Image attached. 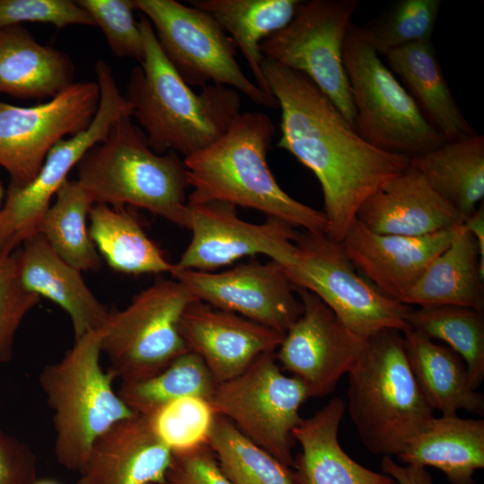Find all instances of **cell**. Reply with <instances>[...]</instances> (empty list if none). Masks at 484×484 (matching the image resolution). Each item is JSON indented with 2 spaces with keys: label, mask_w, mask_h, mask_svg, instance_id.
I'll return each mask as SVG.
<instances>
[{
  "label": "cell",
  "mask_w": 484,
  "mask_h": 484,
  "mask_svg": "<svg viewBox=\"0 0 484 484\" xmlns=\"http://www.w3.org/2000/svg\"><path fill=\"white\" fill-rule=\"evenodd\" d=\"M356 220L375 233L405 237L456 228L465 220L411 163L362 203Z\"/></svg>",
  "instance_id": "obj_19"
},
{
  "label": "cell",
  "mask_w": 484,
  "mask_h": 484,
  "mask_svg": "<svg viewBox=\"0 0 484 484\" xmlns=\"http://www.w3.org/2000/svg\"><path fill=\"white\" fill-rule=\"evenodd\" d=\"M209 446L233 484H297L293 472L216 414Z\"/></svg>",
  "instance_id": "obj_34"
},
{
  "label": "cell",
  "mask_w": 484,
  "mask_h": 484,
  "mask_svg": "<svg viewBox=\"0 0 484 484\" xmlns=\"http://www.w3.org/2000/svg\"><path fill=\"white\" fill-rule=\"evenodd\" d=\"M74 70L66 53L39 44L19 24L0 29V93L53 98L73 83Z\"/></svg>",
  "instance_id": "obj_24"
},
{
  "label": "cell",
  "mask_w": 484,
  "mask_h": 484,
  "mask_svg": "<svg viewBox=\"0 0 484 484\" xmlns=\"http://www.w3.org/2000/svg\"><path fill=\"white\" fill-rule=\"evenodd\" d=\"M145 15L168 61L190 87L210 82L242 92L257 105L278 108L243 73L232 39L207 13L175 0H133Z\"/></svg>",
  "instance_id": "obj_10"
},
{
  "label": "cell",
  "mask_w": 484,
  "mask_h": 484,
  "mask_svg": "<svg viewBox=\"0 0 484 484\" xmlns=\"http://www.w3.org/2000/svg\"><path fill=\"white\" fill-rule=\"evenodd\" d=\"M76 169V180L94 203L142 208L188 229L189 184L184 160L174 151H153L131 116L116 121Z\"/></svg>",
  "instance_id": "obj_4"
},
{
  "label": "cell",
  "mask_w": 484,
  "mask_h": 484,
  "mask_svg": "<svg viewBox=\"0 0 484 484\" xmlns=\"http://www.w3.org/2000/svg\"><path fill=\"white\" fill-rule=\"evenodd\" d=\"M476 240L480 255V272L484 278V206L481 203L463 223Z\"/></svg>",
  "instance_id": "obj_43"
},
{
  "label": "cell",
  "mask_w": 484,
  "mask_h": 484,
  "mask_svg": "<svg viewBox=\"0 0 484 484\" xmlns=\"http://www.w3.org/2000/svg\"><path fill=\"white\" fill-rule=\"evenodd\" d=\"M171 276L197 300L281 333L303 311L295 286L273 260L239 264L219 272L175 268Z\"/></svg>",
  "instance_id": "obj_16"
},
{
  "label": "cell",
  "mask_w": 484,
  "mask_h": 484,
  "mask_svg": "<svg viewBox=\"0 0 484 484\" xmlns=\"http://www.w3.org/2000/svg\"><path fill=\"white\" fill-rule=\"evenodd\" d=\"M39 300L20 281L16 249L0 251V364L12 360L16 333Z\"/></svg>",
  "instance_id": "obj_37"
},
{
  "label": "cell",
  "mask_w": 484,
  "mask_h": 484,
  "mask_svg": "<svg viewBox=\"0 0 484 484\" xmlns=\"http://www.w3.org/2000/svg\"><path fill=\"white\" fill-rule=\"evenodd\" d=\"M22 22L52 23L58 29L72 24L96 26L92 16L69 0H0V29Z\"/></svg>",
  "instance_id": "obj_39"
},
{
  "label": "cell",
  "mask_w": 484,
  "mask_h": 484,
  "mask_svg": "<svg viewBox=\"0 0 484 484\" xmlns=\"http://www.w3.org/2000/svg\"><path fill=\"white\" fill-rule=\"evenodd\" d=\"M462 225L426 236L405 237L375 233L355 220L340 243L361 276L384 296L401 303Z\"/></svg>",
  "instance_id": "obj_17"
},
{
  "label": "cell",
  "mask_w": 484,
  "mask_h": 484,
  "mask_svg": "<svg viewBox=\"0 0 484 484\" xmlns=\"http://www.w3.org/2000/svg\"><path fill=\"white\" fill-rule=\"evenodd\" d=\"M166 484H233L220 469L209 446L173 453Z\"/></svg>",
  "instance_id": "obj_40"
},
{
  "label": "cell",
  "mask_w": 484,
  "mask_h": 484,
  "mask_svg": "<svg viewBox=\"0 0 484 484\" xmlns=\"http://www.w3.org/2000/svg\"><path fill=\"white\" fill-rule=\"evenodd\" d=\"M88 219L91 238L113 270L134 275L173 274L175 264L167 260L134 214L125 206L94 203Z\"/></svg>",
  "instance_id": "obj_30"
},
{
  "label": "cell",
  "mask_w": 484,
  "mask_h": 484,
  "mask_svg": "<svg viewBox=\"0 0 484 484\" xmlns=\"http://www.w3.org/2000/svg\"><path fill=\"white\" fill-rule=\"evenodd\" d=\"M284 271L296 288L314 293L359 336L411 329L406 319L411 307L380 293L357 272L341 243L326 234L297 231L294 261Z\"/></svg>",
  "instance_id": "obj_9"
},
{
  "label": "cell",
  "mask_w": 484,
  "mask_h": 484,
  "mask_svg": "<svg viewBox=\"0 0 484 484\" xmlns=\"http://www.w3.org/2000/svg\"><path fill=\"white\" fill-rule=\"evenodd\" d=\"M385 57L424 118L446 141L476 134L454 98L431 41L400 48Z\"/></svg>",
  "instance_id": "obj_23"
},
{
  "label": "cell",
  "mask_w": 484,
  "mask_h": 484,
  "mask_svg": "<svg viewBox=\"0 0 484 484\" xmlns=\"http://www.w3.org/2000/svg\"><path fill=\"white\" fill-rule=\"evenodd\" d=\"M358 0L301 2L292 21L260 45L264 57L306 75L354 126L343 47Z\"/></svg>",
  "instance_id": "obj_12"
},
{
  "label": "cell",
  "mask_w": 484,
  "mask_h": 484,
  "mask_svg": "<svg viewBox=\"0 0 484 484\" xmlns=\"http://www.w3.org/2000/svg\"><path fill=\"white\" fill-rule=\"evenodd\" d=\"M194 300L182 282L162 279L135 295L125 309L111 311L100 341L108 370L121 382L141 381L189 351L179 326Z\"/></svg>",
  "instance_id": "obj_8"
},
{
  "label": "cell",
  "mask_w": 484,
  "mask_h": 484,
  "mask_svg": "<svg viewBox=\"0 0 484 484\" xmlns=\"http://www.w3.org/2000/svg\"><path fill=\"white\" fill-rule=\"evenodd\" d=\"M215 412L207 399L186 396L163 406L148 417L151 426L172 453L209 444Z\"/></svg>",
  "instance_id": "obj_36"
},
{
  "label": "cell",
  "mask_w": 484,
  "mask_h": 484,
  "mask_svg": "<svg viewBox=\"0 0 484 484\" xmlns=\"http://www.w3.org/2000/svg\"><path fill=\"white\" fill-rule=\"evenodd\" d=\"M192 237L177 270L213 272L241 258L264 255L284 269L294 261L297 230L267 218L263 223L240 219L235 206L221 202L187 203Z\"/></svg>",
  "instance_id": "obj_14"
},
{
  "label": "cell",
  "mask_w": 484,
  "mask_h": 484,
  "mask_svg": "<svg viewBox=\"0 0 484 484\" xmlns=\"http://www.w3.org/2000/svg\"><path fill=\"white\" fill-rule=\"evenodd\" d=\"M402 338L411 372L434 411L442 416H455L458 411L484 413V396L473 388L457 353L413 329L402 333Z\"/></svg>",
  "instance_id": "obj_26"
},
{
  "label": "cell",
  "mask_w": 484,
  "mask_h": 484,
  "mask_svg": "<svg viewBox=\"0 0 484 484\" xmlns=\"http://www.w3.org/2000/svg\"><path fill=\"white\" fill-rule=\"evenodd\" d=\"M343 63L355 109L354 127L363 139L411 159L446 142L352 23L343 47Z\"/></svg>",
  "instance_id": "obj_7"
},
{
  "label": "cell",
  "mask_w": 484,
  "mask_h": 484,
  "mask_svg": "<svg viewBox=\"0 0 484 484\" xmlns=\"http://www.w3.org/2000/svg\"><path fill=\"white\" fill-rule=\"evenodd\" d=\"M440 0H401L380 18L355 29L381 56L400 48L431 41Z\"/></svg>",
  "instance_id": "obj_35"
},
{
  "label": "cell",
  "mask_w": 484,
  "mask_h": 484,
  "mask_svg": "<svg viewBox=\"0 0 484 484\" xmlns=\"http://www.w3.org/2000/svg\"><path fill=\"white\" fill-rule=\"evenodd\" d=\"M16 252L22 286L66 312L72 322L74 340L106 326L111 311L91 291L82 272L63 260L40 233L27 238Z\"/></svg>",
  "instance_id": "obj_21"
},
{
  "label": "cell",
  "mask_w": 484,
  "mask_h": 484,
  "mask_svg": "<svg viewBox=\"0 0 484 484\" xmlns=\"http://www.w3.org/2000/svg\"><path fill=\"white\" fill-rule=\"evenodd\" d=\"M31 484H59L52 480H37Z\"/></svg>",
  "instance_id": "obj_44"
},
{
  "label": "cell",
  "mask_w": 484,
  "mask_h": 484,
  "mask_svg": "<svg viewBox=\"0 0 484 484\" xmlns=\"http://www.w3.org/2000/svg\"><path fill=\"white\" fill-rule=\"evenodd\" d=\"M144 43L141 65L132 70L125 99L132 115L158 154L193 155L220 139L241 114L238 91L209 84L196 93L163 54L151 23L142 13Z\"/></svg>",
  "instance_id": "obj_2"
},
{
  "label": "cell",
  "mask_w": 484,
  "mask_h": 484,
  "mask_svg": "<svg viewBox=\"0 0 484 484\" xmlns=\"http://www.w3.org/2000/svg\"><path fill=\"white\" fill-rule=\"evenodd\" d=\"M304 384L286 376L274 353L259 357L240 375L218 383L209 400L246 437L288 468L293 467V431L308 399Z\"/></svg>",
  "instance_id": "obj_11"
},
{
  "label": "cell",
  "mask_w": 484,
  "mask_h": 484,
  "mask_svg": "<svg viewBox=\"0 0 484 484\" xmlns=\"http://www.w3.org/2000/svg\"><path fill=\"white\" fill-rule=\"evenodd\" d=\"M406 319L411 329L446 343L457 353L473 388H479L484 379L483 311L449 305L411 307Z\"/></svg>",
  "instance_id": "obj_33"
},
{
  "label": "cell",
  "mask_w": 484,
  "mask_h": 484,
  "mask_svg": "<svg viewBox=\"0 0 484 484\" xmlns=\"http://www.w3.org/2000/svg\"><path fill=\"white\" fill-rule=\"evenodd\" d=\"M4 197V188H3V186L0 182V207L2 206V203H3V199Z\"/></svg>",
  "instance_id": "obj_45"
},
{
  "label": "cell",
  "mask_w": 484,
  "mask_h": 484,
  "mask_svg": "<svg viewBox=\"0 0 484 484\" xmlns=\"http://www.w3.org/2000/svg\"><path fill=\"white\" fill-rule=\"evenodd\" d=\"M296 291L303 311L284 333L275 359L282 370L304 384L309 398L325 396L358 363L367 338L349 330L314 293L301 288Z\"/></svg>",
  "instance_id": "obj_15"
},
{
  "label": "cell",
  "mask_w": 484,
  "mask_h": 484,
  "mask_svg": "<svg viewBox=\"0 0 484 484\" xmlns=\"http://www.w3.org/2000/svg\"><path fill=\"white\" fill-rule=\"evenodd\" d=\"M99 98L97 82H79L32 107L0 101V166L10 175L9 188L30 183L59 140L84 131L93 120Z\"/></svg>",
  "instance_id": "obj_13"
},
{
  "label": "cell",
  "mask_w": 484,
  "mask_h": 484,
  "mask_svg": "<svg viewBox=\"0 0 484 484\" xmlns=\"http://www.w3.org/2000/svg\"><path fill=\"white\" fill-rule=\"evenodd\" d=\"M172 456L148 417L134 415L94 441L78 484H166Z\"/></svg>",
  "instance_id": "obj_20"
},
{
  "label": "cell",
  "mask_w": 484,
  "mask_h": 484,
  "mask_svg": "<svg viewBox=\"0 0 484 484\" xmlns=\"http://www.w3.org/2000/svg\"><path fill=\"white\" fill-rule=\"evenodd\" d=\"M263 74L281 109L277 147L316 177L327 236L341 242L362 203L404 170L411 158L363 139L337 107L306 75L264 57Z\"/></svg>",
  "instance_id": "obj_1"
},
{
  "label": "cell",
  "mask_w": 484,
  "mask_h": 484,
  "mask_svg": "<svg viewBox=\"0 0 484 484\" xmlns=\"http://www.w3.org/2000/svg\"><path fill=\"white\" fill-rule=\"evenodd\" d=\"M299 0H193L190 5L210 14L240 50L256 85L272 96L263 74L261 43L294 18ZM273 97V96H272Z\"/></svg>",
  "instance_id": "obj_28"
},
{
  "label": "cell",
  "mask_w": 484,
  "mask_h": 484,
  "mask_svg": "<svg viewBox=\"0 0 484 484\" xmlns=\"http://www.w3.org/2000/svg\"><path fill=\"white\" fill-rule=\"evenodd\" d=\"M483 281L476 240L462 225L401 303L410 307L459 306L483 311Z\"/></svg>",
  "instance_id": "obj_27"
},
{
  "label": "cell",
  "mask_w": 484,
  "mask_h": 484,
  "mask_svg": "<svg viewBox=\"0 0 484 484\" xmlns=\"http://www.w3.org/2000/svg\"><path fill=\"white\" fill-rule=\"evenodd\" d=\"M94 202L77 180H65L39 227L54 251L80 272L98 271L101 257L91 238L87 220Z\"/></svg>",
  "instance_id": "obj_31"
},
{
  "label": "cell",
  "mask_w": 484,
  "mask_h": 484,
  "mask_svg": "<svg viewBox=\"0 0 484 484\" xmlns=\"http://www.w3.org/2000/svg\"><path fill=\"white\" fill-rule=\"evenodd\" d=\"M383 473L392 477L397 484H434L427 469L420 466L399 464L390 456H383Z\"/></svg>",
  "instance_id": "obj_42"
},
{
  "label": "cell",
  "mask_w": 484,
  "mask_h": 484,
  "mask_svg": "<svg viewBox=\"0 0 484 484\" xmlns=\"http://www.w3.org/2000/svg\"><path fill=\"white\" fill-rule=\"evenodd\" d=\"M101 332L74 340L65 356L45 366L39 376L52 411L56 459L78 473L101 434L117 422L137 415L114 390V375L101 367Z\"/></svg>",
  "instance_id": "obj_6"
},
{
  "label": "cell",
  "mask_w": 484,
  "mask_h": 484,
  "mask_svg": "<svg viewBox=\"0 0 484 484\" xmlns=\"http://www.w3.org/2000/svg\"><path fill=\"white\" fill-rule=\"evenodd\" d=\"M429 186L466 220L484 197V137L446 141L411 159Z\"/></svg>",
  "instance_id": "obj_29"
},
{
  "label": "cell",
  "mask_w": 484,
  "mask_h": 484,
  "mask_svg": "<svg viewBox=\"0 0 484 484\" xmlns=\"http://www.w3.org/2000/svg\"><path fill=\"white\" fill-rule=\"evenodd\" d=\"M346 402L334 397L293 431L301 452L294 458L297 484H397L387 474L371 471L354 461L339 442V428Z\"/></svg>",
  "instance_id": "obj_22"
},
{
  "label": "cell",
  "mask_w": 484,
  "mask_h": 484,
  "mask_svg": "<svg viewBox=\"0 0 484 484\" xmlns=\"http://www.w3.org/2000/svg\"><path fill=\"white\" fill-rule=\"evenodd\" d=\"M37 480L32 449L0 428V484H31Z\"/></svg>",
  "instance_id": "obj_41"
},
{
  "label": "cell",
  "mask_w": 484,
  "mask_h": 484,
  "mask_svg": "<svg viewBox=\"0 0 484 484\" xmlns=\"http://www.w3.org/2000/svg\"><path fill=\"white\" fill-rule=\"evenodd\" d=\"M348 374L346 407L364 446L374 454L397 456L435 417L397 330L369 336L363 355Z\"/></svg>",
  "instance_id": "obj_5"
},
{
  "label": "cell",
  "mask_w": 484,
  "mask_h": 484,
  "mask_svg": "<svg viewBox=\"0 0 484 484\" xmlns=\"http://www.w3.org/2000/svg\"><path fill=\"white\" fill-rule=\"evenodd\" d=\"M217 385L204 361L187 351L148 379L121 382L117 393L135 414L150 417L182 397L198 396L209 401Z\"/></svg>",
  "instance_id": "obj_32"
},
{
  "label": "cell",
  "mask_w": 484,
  "mask_h": 484,
  "mask_svg": "<svg viewBox=\"0 0 484 484\" xmlns=\"http://www.w3.org/2000/svg\"><path fill=\"white\" fill-rule=\"evenodd\" d=\"M274 131L266 114L241 113L220 139L185 158L193 188L187 203L221 202L251 208L294 229L327 235L324 212L289 195L271 172L266 157Z\"/></svg>",
  "instance_id": "obj_3"
},
{
  "label": "cell",
  "mask_w": 484,
  "mask_h": 484,
  "mask_svg": "<svg viewBox=\"0 0 484 484\" xmlns=\"http://www.w3.org/2000/svg\"><path fill=\"white\" fill-rule=\"evenodd\" d=\"M396 457L404 465L438 469L450 484H475L484 468V420L434 417Z\"/></svg>",
  "instance_id": "obj_25"
},
{
  "label": "cell",
  "mask_w": 484,
  "mask_h": 484,
  "mask_svg": "<svg viewBox=\"0 0 484 484\" xmlns=\"http://www.w3.org/2000/svg\"><path fill=\"white\" fill-rule=\"evenodd\" d=\"M179 329L188 350L204 361L218 383L240 375L262 355L274 353L284 336L200 300L186 307Z\"/></svg>",
  "instance_id": "obj_18"
},
{
  "label": "cell",
  "mask_w": 484,
  "mask_h": 484,
  "mask_svg": "<svg viewBox=\"0 0 484 484\" xmlns=\"http://www.w3.org/2000/svg\"><path fill=\"white\" fill-rule=\"evenodd\" d=\"M94 19L107 39L110 50L119 57L142 61L144 56L143 34L134 17L133 0H79Z\"/></svg>",
  "instance_id": "obj_38"
}]
</instances>
